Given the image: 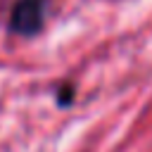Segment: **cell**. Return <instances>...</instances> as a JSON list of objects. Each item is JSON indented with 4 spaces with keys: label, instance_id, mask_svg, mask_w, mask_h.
<instances>
[{
    "label": "cell",
    "instance_id": "1",
    "mask_svg": "<svg viewBox=\"0 0 152 152\" xmlns=\"http://www.w3.org/2000/svg\"><path fill=\"white\" fill-rule=\"evenodd\" d=\"M43 17H45L43 0H19L12 10L10 26H12V31H17L21 36H31L43 26Z\"/></svg>",
    "mask_w": 152,
    "mask_h": 152
}]
</instances>
